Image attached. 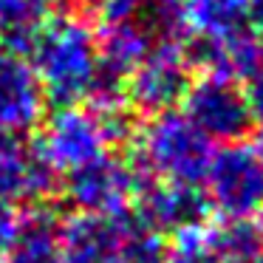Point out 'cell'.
I'll return each mask as SVG.
<instances>
[{
	"mask_svg": "<svg viewBox=\"0 0 263 263\" xmlns=\"http://www.w3.org/2000/svg\"><path fill=\"white\" fill-rule=\"evenodd\" d=\"M29 51L46 102H54L57 108L82 105L102 80L97 31L85 17L51 14Z\"/></svg>",
	"mask_w": 263,
	"mask_h": 263,
	"instance_id": "1",
	"label": "cell"
},
{
	"mask_svg": "<svg viewBox=\"0 0 263 263\" xmlns=\"http://www.w3.org/2000/svg\"><path fill=\"white\" fill-rule=\"evenodd\" d=\"M212 150V142L181 110H161L139 127L133 167L153 181L198 184Z\"/></svg>",
	"mask_w": 263,
	"mask_h": 263,
	"instance_id": "2",
	"label": "cell"
},
{
	"mask_svg": "<svg viewBox=\"0 0 263 263\" xmlns=\"http://www.w3.org/2000/svg\"><path fill=\"white\" fill-rule=\"evenodd\" d=\"M204 198L221 218H252L263 210V161L255 144L227 142L204 170Z\"/></svg>",
	"mask_w": 263,
	"mask_h": 263,
	"instance_id": "3",
	"label": "cell"
},
{
	"mask_svg": "<svg viewBox=\"0 0 263 263\" xmlns=\"http://www.w3.org/2000/svg\"><path fill=\"white\" fill-rule=\"evenodd\" d=\"M114 144L116 139L108 122L93 108L63 105L46 119L37 150L57 176H65V173L105 156Z\"/></svg>",
	"mask_w": 263,
	"mask_h": 263,
	"instance_id": "4",
	"label": "cell"
},
{
	"mask_svg": "<svg viewBox=\"0 0 263 263\" xmlns=\"http://www.w3.org/2000/svg\"><path fill=\"white\" fill-rule=\"evenodd\" d=\"M187 63L190 51L181 43V37H156L147 57L122 82L127 105L150 116L161 114V110H173V105L181 102L190 85Z\"/></svg>",
	"mask_w": 263,
	"mask_h": 263,
	"instance_id": "5",
	"label": "cell"
},
{
	"mask_svg": "<svg viewBox=\"0 0 263 263\" xmlns=\"http://www.w3.org/2000/svg\"><path fill=\"white\" fill-rule=\"evenodd\" d=\"M181 105V114L210 142H240L252 127L246 91L229 77L204 71L198 80H190Z\"/></svg>",
	"mask_w": 263,
	"mask_h": 263,
	"instance_id": "6",
	"label": "cell"
},
{
	"mask_svg": "<svg viewBox=\"0 0 263 263\" xmlns=\"http://www.w3.org/2000/svg\"><path fill=\"white\" fill-rule=\"evenodd\" d=\"M142 173L119 156H99L77 170L65 173V198L77 212L88 215H119L127 212L142 187Z\"/></svg>",
	"mask_w": 263,
	"mask_h": 263,
	"instance_id": "7",
	"label": "cell"
},
{
	"mask_svg": "<svg viewBox=\"0 0 263 263\" xmlns=\"http://www.w3.org/2000/svg\"><path fill=\"white\" fill-rule=\"evenodd\" d=\"M46 93L31 60L0 46V133L23 136L46 119Z\"/></svg>",
	"mask_w": 263,
	"mask_h": 263,
	"instance_id": "8",
	"label": "cell"
},
{
	"mask_svg": "<svg viewBox=\"0 0 263 263\" xmlns=\"http://www.w3.org/2000/svg\"><path fill=\"white\" fill-rule=\"evenodd\" d=\"M57 178L37 144L0 133V204H40L54 195Z\"/></svg>",
	"mask_w": 263,
	"mask_h": 263,
	"instance_id": "9",
	"label": "cell"
},
{
	"mask_svg": "<svg viewBox=\"0 0 263 263\" xmlns=\"http://www.w3.org/2000/svg\"><path fill=\"white\" fill-rule=\"evenodd\" d=\"M136 204V215H142L159 232H176L193 223H204V218L210 215V204L198 190V184H170L142 178Z\"/></svg>",
	"mask_w": 263,
	"mask_h": 263,
	"instance_id": "10",
	"label": "cell"
},
{
	"mask_svg": "<svg viewBox=\"0 0 263 263\" xmlns=\"http://www.w3.org/2000/svg\"><path fill=\"white\" fill-rule=\"evenodd\" d=\"M125 212L119 215H88L77 212L60 223V255L63 263H119Z\"/></svg>",
	"mask_w": 263,
	"mask_h": 263,
	"instance_id": "11",
	"label": "cell"
},
{
	"mask_svg": "<svg viewBox=\"0 0 263 263\" xmlns=\"http://www.w3.org/2000/svg\"><path fill=\"white\" fill-rule=\"evenodd\" d=\"M193 57L210 74L229 77L235 82H249L263 71V40L255 29H243L223 40L195 43Z\"/></svg>",
	"mask_w": 263,
	"mask_h": 263,
	"instance_id": "12",
	"label": "cell"
},
{
	"mask_svg": "<svg viewBox=\"0 0 263 263\" xmlns=\"http://www.w3.org/2000/svg\"><path fill=\"white\" fill-rule=\"evenodd\" d=\"M153 31L136 20H119L108 23L102 34H97V51H99V68L102 80L110 82H125L127 74L147 57L153 46Z\"/></svg>",
	"mask_w": 263,
	"mask_h": 263,
	"instance_id": "13",
	"label": "cell"
},
{
	"mask_svg": "<svg viewBox=\"0 0 263 263\" xmlns=\"http://www.w3.org/2000/svg\"><path fill=\"white\" fill-rule=\"evenodd\" d=\"M249 29V0H184L181 31L212 43Z\"/></svg>",
	"mask_w": 263,
	"mask_h": 263,
	"instance_id": "14",
	"label": "cell"
},
{
	"mask_svg": "<svg viewBox=\"0 0 263 263\" xmlns=\"http://www.w3.org/2000/svg\"><path fill=\"white\" fill-rule=\"evenodd\" d=\"M0 263H63L60 223L51 218V212L34 210L26 218H20L17 238Z\"/></svg>",
	"mask_w": 263,
	"mask_h": 263,
	"instance_id": "15",
	"label": "cell"
},
{
	"mask_svg": "<svg viewBox=\"0 0 263 263\" xmlns=\"http://www.w3.org/2000/svg\"><path fill=\"white\" fill-rule=\"evenodd\" d=\"M54 0H0V43L29 54L40 29L51 20Z\"/></svg>",
	"mask_w": 263,
	"mask_h": 263,
	"instance_id": "16",
	"label": "cell"
},
{
	"mask_svg": "<svg viewBox=\"0 0 263 263\" xmlns=\"http://www.w3.org/2000/svg\"><path fill=\"white\" fill-rule=\"evenodd\" d=\"M212 249L218 263H249L263 255V240L252 218H221L210 227Z\"/></svg>",
	"mask_w": 263,
	"mask_h": 263,
	"instance_id": "17",
	"label": "cell"
},
{
	"mask_svg": "<svg viewBox=\"0 0 263 263\" xmlns=\"http://www.w3.org/2000/svg\"><path fill=\"white\" fill-rule=\"evenodd\" d=\"M164 232L150 227L142 215L125 212V229H122L119 263H161L164 260Z\"/></svg>",
	"mask_w": 263,
	"mask_h": 263,
	"instance_id": "18",
	"label": "cell"
},
{
	"mask_svg": "<svg viewBox=\"0 0 263 263\" xmlns=\"http://www.w3.org/2000/svg\"><path fill=\"white\" fill-rule=\"evenodd\" d=\"M173 238L164 246V260L161 263H218L212 249L210 223H193L170 232Z\"/></svg>",
	"mask_w": 263,
	"mask_h": 263,
	"instance_id": "19",
	"label": "cell"
},
{
	"mask_svg": "<svg viewBox=\"0 0 263 263\" xmlns=\"http://www.w3.org/2000/svg\"><path fill=\"white\" fill-rule=\"evenodd\" d=\"M181 6H184V0H150L153 26L159 29V37L181 34Z\"/></svg>",
	"mask_w": 263,
	"mask_h": 263,
	"instance_id": "20",
	"label": "cell"
},
{
	"mask_svg": "<svg viewBox=\"0 0 263 263\" xmlns=\"http://www.w3.org/2000/svg\"><path fill=\"white\" fill-rule=\"evenodd\" d=\"M97 6L102 9L108 23H119V20H136L150 6V0H99Z\"/></svg>",
	"mask_w": 263,
	"mask_h": 263,
	"instance_id": "21",
	"label": "cell"
},
{
	"mask_svg": "<svg viewBox=\"0 0 263 263\" xmlns=\"http://www.w3.org/2000/svg\"><path fill=\"white\" fill-rule=\"evenodd\" d=\"M17 229H20V215L14 212V206L0 204V260H3V255L9 252V246L14 243Z\"/></svg>",
	"mask_w": 263,
	"mask_h": 263,
	"instance_id": "22",
	"label": "cell"
},
{
	"mask_svg": "<svg viewBox=\"0 0 263 263\" xmlns=\"http://www.w3.org/2000/svg\"><path fill=\"white\" fill-rule=\"evenodd\" d=\"M246 91V102H249V114H252V125L263 127V71L255 74L249 80V88Z\"/></svg>",
	"mask_w": 263,
	"mask_h": 263,
	"instance_id": "23",
	"label": "cell"
},
{
	"mask_svg": "<svg viewBox=\"0 0 263 263\" xmlns=\"http://www.w3.org/2000/svg\"><path fill=\"white\" fill-rule=\"evenodd\" d=\"M249 29L263 31V0H249Z\"/></svg>",
	"mask_w": 263,
	"mask_h": 263,
	"instance_id": "24",
	"label": "cell"
},
{
	"mask_svg": "<svg viewBox=\"0 0 263 263\" xmlns=\"http://www.w3.org/2000/svg\"><path fill=\"white\" fill-rule=\"evenodd\" d=\"M255 227H257V232H260V240H263V210L257 212V221H255Z\"/></svg>",
	"mask_w": 263,
	"mask_h": 263,
	"instance_id": "25",
	"label": "cell"
},
{
	"mask_svg": "<svg viewBox=\"0 0 263 263\" xmlns=\"http://www.w3.org/2000/svg\"><path fill=\"white\" fill-rule=\"evenodd\" d=\"M71 3H77V6H97L99 0H71Z\"/></svg>",
	"mask_w": 263,
	"mask_h": 263,
	"instance_id": "26",
	"label": "cell"
},
{
	"mask_svg": "<svg viewBox=\"0 0 263 263\" xmlns=\"http://www.w3.org/2000/svg\"><path fill=\"white\" fill-rule=\"evenodd\" d=\"M257 156H260V161H263V136H260V142H257Z\"/></svg>",
	"mask_w": 263,
	"mask_h": 263,
	"instance_id": "27",
	"label": "cell"
},
{
	"mask_svg": "<svg viewBox=\"0 0 263 263\" xmlns=\"http://www.w3.org/2000/svg\"><path fill=\"white\" fill-rule=\"evenodd\" d=\"M249 263H263V255H257L255 260H249Z\"/></svg>",
	"mask_w": 263,
	"mask_h": 263,
	"instance_id": "28",
	"label": "cell"
}]
</instances>
